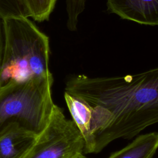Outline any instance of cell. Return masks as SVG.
I'll return each mask as SVG.
<instances>
[{
    "instance_id": "obj_12",
    "label": "cell",
    "mask_w": 158,
    "mask_h": 158,
    "mask_svg": "<svg viewBox=\"0 0 158 158\" xmlns=\"http://www.w3.org/2000/svg\"><path fill=\"white\" fill-rule=\"evenodd\" d=\"M4 46V33L2 20H0V65L2 59Z\"/></svg>"
},
{
    "instance_id": "obj_5",
    "label": "cell",
    "mask_w": 158,
    "mask_h": 158,
    "mask_svg": "<svg viewBox=\"0 0 158 158\" xmlns=\"http://www.w3.org/2000/svg\"><path fill=\"white\" fill-rule=\"evenodd\" d=\"M107 11L141 25L158 26V0H107Z\"/></svg>"
},
{
    "instance_id": "obj_7",
    "label": "cell",
    "mask_w": 158,
    "mask_h": 158,
    "mask_svg": "<svg viewBox=\"0 0 158 158\" xmlns=\"http://www.w3.org/2000/svg\"><path fill=\"white\" fill-rule=\"evenodd\" d=\"M36 135L14 124L0 133V158H23Z\"/></svg>"
},
{
    "instance_id": "obj_4",
    "label": "cell",
    "mask_w": 158,
    "mask_h": 158,
    "mask_svg": "<svg viewBox=\"0 0 158 158\" xmlns=\"http://www.w3.org/2000/svg\"><path fill=\"white\" fill-rule=\"evenodd\" d=\"M85 141L72 120L54 104L49 119L23 158H73L83 154Z\"/></svg>"
},
{
    "instance_id": "obj_9",
    "label": "cell",
    "mask_w": 158,
    "mask_h": 158,
    "mask_svg": "<svg viewBox=\"0 0 158 158\" xmlns=\"http://www.w3.org/2000/svg\"><path fill=\"white\" fill-rule=\"evenodd\" d=\"M30 17L25 0H0V19Z\"/></svg>"
},
{
    "instance_id": "obj_3",
    "label": "cell",
    "mask_w": 158,
    "mask_h": 158,
    "mask_svg": "<svg viewBox=\"0 0 158 158\" xmlns=\"http://www.w3.org/2000/svg\"><path fill=\"white\" fill-rule=\"evenodd\" d=\"M53 78L9 82L0 87V133L10 125L38 135L49 119L54 103Z\"/></svg>"
},
{
    "instance_id": "obj_2",
    "label": "cell",
    "mask_w": 158,
    "mask_h": 158,
    "mask_svg": "<svg viewBox=\"0 0 158 158\" xmlns=\"http://www.w3.org/2000/svg\"><path fill=\"white\" fill-rule=\"evenodd\" d=\"M2 22L4 46L0 87L9 82L53 78L49 68L48 37L28 18H8Z\"/></svg>"
},
{
    "instance_id": "obj_6",
    "label": "cell",
    "mask_w": 158,
    "mask_h": 158,
    "mask_svg": "<svg viewBox=\"0 0 158 158\" xmlns=\"http://www.w3.org/2000/svg\"><path fill=\"white\" fill-rule=\"evenodd\" d=\"M64 96L72 120L84 139L83 154L94 153L95 141L91 131L92 106L83 99L72 96L65 91Z\"/></svg>"
},
{
    "instance_id": "obj_8",
    "label": "cell",
    "mask_w": 158,
    "mask_h": 158,
    "mask_svg": "<svg viewBox=\"0 0 158 158\" xmlns=\"http://www.w3.org/2000/svg\"><path fill=\"white\" fill-rule=\"evenodd\" d=\"M157 149L158 132H151L137 135L131 143L108 158H152Z\"/></svg>"
},
{
    "instance_id": "obj_11",
    "label": "cell",
    "mask_w": 158,
    "mask_h": 158,
    "mask_svg": "<svg viewBox=\"0 0 158 158\" xmlns=\"http://www.w3.org/2000/svg\"><path fill=\"white\" fill-rule=\"evenodd\" d=\"M86 0H65L67 13V28L72 31L77 29L78 17L83 11Z\"/></svg>"
},
{
    "instance_id": "obj_10",
    "label": "cell",
    "mask_w": 158,
    "mask_h": 158,
    "mask_svg": "<svg viewBox=\"0 0 158 158\" xmlns=\"http://www.w3.org/2000/svg\"><path fill=\"white\" fill-rule=\"evenodd\" d=\"M30 13V17L34 20L41 22L48 20L54 10L56 0H25Z\"/></svg>"
},
{
    "instance_id": "obj_1",
    "label": "cell",
    "mask_w": 158,
    "mask_h": 158,
    "mask_svg": "<svg viewBox=\"0 0 158 158\" xmlns=\"http://www.w3.org/2000/svg\"><path fill=\"white\" fill-rule=\"evenodd\" d=\"M65 92L93 107L94 153L158 123V67L124 76L73 75L66 81Z\"/></svg>"
},
{
    "instance_id": "obj_13",
    "label": "cell",
    "mask_w": 158,
    "mask_h": 158,
    "mask_svg": "<svg viewBox=\"0 0 158 158\" xmlns=\"http://www.w3.org/2000/svg\"><path fill=\"white\" fill-rule=\"evenodd\" d=\"M73 158H88V157H86L85 156H84L83 154H79V155L75 156V157H73Z\"/></svg>"
}]
</instances>
